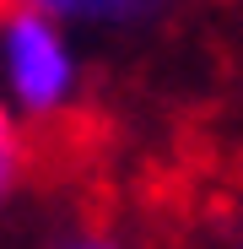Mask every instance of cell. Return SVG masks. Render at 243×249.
<instances>
[{
  "instance_id": "cell-1",
  "label": "cell",
  "mask_w": 243,
  "mask_h": 249,
  "mask_svg": "<svg viewBox=\"0 0 243 249\" xmlns=\"http://www.w3.org/2000/svg\"><path fill=\"white\" fill-rule=\"evenodd\" d=\"M0 87L16 114L32 119L65 108L76 92V54L65 44V27L27 6H11L0 17Z\"/></svg>"
},
{
  "instance_id": "cell-2",
  "label": "cell",
  "mask_w": 243,
  "mask_h": 249,
  "mask_svg": "<svg viewBox=\"0 0 243 249\" xmlns=\"http://www.w3.org/2000/svg\"><path fill=\"white\" fill-rule=\"evenodd\" d=\"M16 6L49 17L54 27L65 22H97V27H130L141 17H151L162 0H16Z\"/></svg>"
},
{
  "instance_id": "cell-3",
  "label": "cell",
  "mask_w": 243,
  "mask_h": 249,
  "mask_svg": "<svg viewBox=\"0 0 243 249\" xmlns=\"http://www.w3.org/2000/svg\"><path fill=\"white\" fill-rule=\"evenodd\" d=\"M16 168H22V146H16V130H11L6 108H0V200L11 195V184H16Z\"/></svg>"
},
{
  "instance_id": "cell-4",
  "label": "cell",
  "mask_w": 243,
  "mask_h": 249,
  "mask_svg": "<svg viewBox=\"0 0 243 249\" xmlns=\"http://www.w3.org/2000/svg\"><path fill=\"white\" fill-rule=\"evenodd\" d=\"M65 249H119V244H108V238H76V244H65Z\"/></svg>"
},
{
  "instance_id": "cell-5",
  "label": "cell",
  "mask_w": 243,
  "mask_h": 249,
  "mask_svg": "<svg viewBox=\"0 0 243 249\" xmlns=\"http://www.w3.org/2000/svg\"><path fill=\"white\" fill-rule=\"evenodd\" d=\"M6 11H11V6H6V0H0V17H6Z\"/></svg>"
},
{
  "instance_id": "cell-6",
  "label": "cell",
  "mask_w": 243,
  "mask_h": 249,
  "mask_svg": "<svg viewBox=\"0 0 243 249\" xmlns=\"http://www.w3.org/2000/svg\"><path fill=\"white\" fill-rule=\"evenodd\" d=\"M238 249H243V244H238Z\"/></svg>"
}]
</instances>
